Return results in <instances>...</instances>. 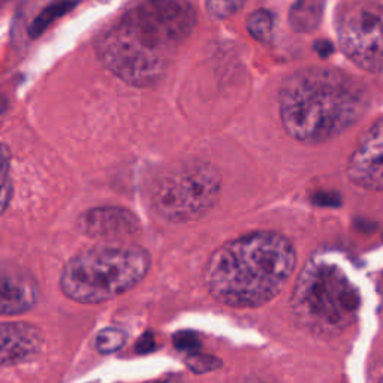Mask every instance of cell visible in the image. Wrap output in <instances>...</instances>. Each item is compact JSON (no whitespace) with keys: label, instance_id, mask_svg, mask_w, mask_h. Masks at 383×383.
I'll list each match as a JSON object with an SVG mask.
<instances>
[{"label":"cell","instance_id":"cell-15","mask_svg":"<svg viewBox=\"0 0 383 383\" xmlns=\"http://www.w3.org/2000/svg\"><path fill=\"white\" fill-rule=\"evenodd\" d=\"M11 196H12L11 153L8 147L0 143V214L8 209Z\"/></svg>","mask_w":383,"mask_h":383},{"label":"cell","instance_id":"cell-14","mask_svg":"<svg viewBox=\"0 0 383 383\" xmlns=\"http://www.w3.org/2000/svg\"><path fill=\"white\" fill-rule=\"evenodd\" d=\"M248 30L259 43H270L274 30V17L265 9H257L248 18Z\"/></svg>","mask_w":383,"mask_h":383},{"label":"cell","instance_id":"cell-16","mask_svg":"<svg viewBox=\"0 0 383 383\" xmlns=\"http://www.w3.org/2000/svg\"><path fill=\"white\" fill-rule=\"evenodd\" d=\"M126 333L118 330V328H105L96 337V349L105 355L114 353L126 343Z\"/></svg>","mask_w":383,"mask_h":383},{"label":"cell","instance_id":"cell-3","mask_svg":"<svg viewBox=\"0 0 383 383\" xmlns=\"http://www.w3.org/2000/svg\"><path fill=\"white\" fill-rule=\"evenodd\" d=\"M365 89L325 67H309L287 77L280 89V120L287 135L304 144L328 143L350 129L367 113Z\"/></svg>","mask_w":383,"mask_h":383},{"label":"cell","instance_id":"cell-11","mask_svg":"<svg viewBox=\"0 0 383 383\" xmlns=\"http://www.w3.org/2000/svg\"><path fill=\"white\" fill-rule=\"evenodd\" d=\"M78 226L89 237L121 238L133 235L140 229V221L125 209L99 207L81 216Z\"/></svg>","mask_w":383,"mask_h":383},{"label":"cell","instance_id":"cell-21","mask_svg":"<svg viewBox=\"0 0 383 383\" xmlns=\"http://www.w3.org/2000/svg\"><path fill=\"white\" fill-rule=\"evenodd\" d=\"M314 50L318 51V54L321 57H328L331 56L333 51H334V47L331 43H328V40H318L316 45H314Z\"/></svg>","mask_w":383,"mask_h":383},{"label":"cell","instance_id":"cell-10","mask_svg":"<svg viewBox=\"0 0 383 383\" xmlns=\"http://www.w3.org/2000/svg\"><path fill=\"white\" fill-rule=\"evenodd\" d=\"M44 346L39 328L26 322L0 323V367H11L33 360Z\"/></svg>","mask_w":383,"mask_h":383},{"label":"cell","instance_id":"cell-6","mask_svg":"<svg viewBox=\"0 0 383 383\" xmlns=\"http://www.w3.org/2000/svg\"><path fill=\"white\" fill-rule=\"evenodd\" d=\"M221 194V172L207 162L189 160L160 177L152 201L162 218L172 223H186L209 214Z\"/></svg>","mask_w":383,"mask_h":383},{"label":"cell","instance_id":"cell-18","mask_svg":"<svg viewBox=\"0 0 383 383\" xmlns=\"http://www.w3.org/2000/svg\"><path fill=\"white\" fill-rule=\"evenodd\" d=\"M244 4L245 0H207L205 8L213 18L225 20L237 13Z\"/></svg>","mask_w":383,"mask_h":383},{"label":"cell","instance_id":"cell-23","mask_svg":"<svg viewBox=\"0 0 383 383\" xmlns=\"http://www.w3.org/2000/svg\"><path fill=\"white\" fill-rule=\"evenodd\" d=\"M9 2H12V0H0V6H4L6 4H9Z\"/></svg>","mask_w":383,"mask_h":383},{"label":"cell","instance_id":"cell-8","mask_svg":"<svg viewBox=\"0 0 383 383\" xmlns=\"http://www.w3.org/2000/svg\"><path fill=\"white\" fill-rule=\"evenodd\" d=\"M346 172L358 187L383 190V118L361 136L349 157Z\"/></svg>","mask_w":383,"mask_h":383},{"label":"cell","instance_id":"cell-4","mask_svg":"<svg viewBox=\"0 0 383 383\" xmlns=\"http://www.w3.org/2000/svg\"><path fill=\"white\" fill-rule=\"evenodd\" d=\"M361 291L334 257L316 255L301 270L291 296L296 323L314 335L335 337L358 321Z\"/></svg>","mask_w":383,"mask_h":383},{"label":"cell","instance_id":"cell-13","mask_svg":"<svg viewBox=\"0 0 383 383\" xmlns=\"http://www.w3.org/2000/svg\"><path fill=\"white\" fill-rule=\"evenodd\" d=\"M78 2L79 0H51L29 26V35L32 38L43 35L54 21L63 17L65 13L71 12L78 5Z\"/></svg>","mask_w":383,"mask_h":383},{"label":"cell","instance_id":"cell-12","mask_svg":"<svg viewBox=\"0 0 383 383\" xmlns=\"http://www.w3.org/2000/svg\"><path fill=\"white\" fill-rule=\"evenodd\" d=\"M325 0H296L289 11V23L296 33L316 30L323 16Z\"/></svg>","mask_w":383,"mask_h":383},{"label":"cell","instance_id":"cell-7","mask_svg":"<svg viewBox=\"0 0 383 383\" xmlns=\"http://www.w3.org/2000/svg\"><path fill=\"white\" fill-rule=\"evenodd\" d=\"M338 43L361 70L383 74V4L361 0L348 5L338 18Z\"/></svg>","mask_w":383,"mask_h":383},{"label":"cell","instance_id":"cell-2","mask_svg":"<svg viewBox=\"0 0 383 383\" xmlns=\"http://www.w3.org/2000/svg\"><path fill=\"white\" fill-rule=\"evenodd\" d=\"M296 267L289 238L256 231L218 248L205 267V284L218 303L237 309L261 307L276 298Z\"/></svg>","mask_w":383,"mask_h":383},{"label":"cell","instance_id":"cell-17","mask_svg":"<svg viewBox=\"0 0 383 383\" xmlns=\"http://www.w3.org/2000/svg\"><path fill=\"white\" fill-rule=\"evenodd\" d=\"M186 365L196 374H205V373L216 372L217 368H221L222 361L216 357H211V355L201 353L195 350V352H189V355L186 357Z\"/></svg>","mask_w":383,"mask_h":383},{"label":"cell","instance_id":"cell-22","mask_svg":"<svg viewBox=\"0 0 383 383\" xmlns=\"http://www.w3.org/2000/svg\"><path fill=\"white\" fill-rule=\"evenodd\" d=\"M330 195L331 194H328V192H323V194L318 195L316 196V202L321 204V205H337V198H331L330 199Z\"/></svg>","mask_w":383,"mask_h":383},{"label":"cell","instance_id":"cell-5","mask_svg":"<svg viewBox=\"0 0 383 383\" xmlns=\"http://www.w3.org/2000/svg\"><path fill=\"white\" fill-rule=\"evenodd\" d=\"M150 262L152 257L138 245H96L65 265L60 287L77 303L101 304L138 284Z\"/></svg>","mask_w":383,"mask_h":383},{"label":"cell","instance_id":"cell-19","mask_svg":"<svg viewBox=\"0 0 383 383\" xmlns=\"http://www.w3.org/2000/svg\"><path fill=\"white\" fill-rule=\"evenodd\" d=\"M172 343L179 350L195 352L199 349V337L192 331H180L172 337Z\"/></svg>","mask_w":383,"mask_h":383},{"label":"cell","instance_id":"cell-9","mask_svg":"<svg viewBox=\"0 0 383 383\" xmlns=\"http://www.w3.org/2000/svg\"><path fill=\"white\" fill-rule=\"evenodd\" d=\"M39 301V286L35 277L16 265H0V314H21Z\"/></svg>","mask_w":383,"mask_h":383},{"label":"cell","instance_id":"cell-20","mask_svg":"<svg viewBox=\"0 0 383 383\" xmlns=\"http://www.w3.org/2000/svg\"><path fill=\"white\" fill-rule=\"evenodd\" d=\"M155 348H156L155 335L152 333H145L141 337V340L138 341V345H136V350H138L140 353H148V352H152Z\"/></svg>","mask_w":383,"mask_h":383},{"label":"cell","instance_id":"cell-1","mask_svg":"<svg viewBox=\"0 0 383 383\" xmlns=\"http://www.w3.org/2000/svg\"><path fill=\"white\" fill-rule=\"evenodd\" d=\"M196 26L187 0H143L104 33L98 54L104 65L131 86H152L168 70L174 50Z\"/></svg>","mask_w":383,"mask_h":383}]
</instances>
